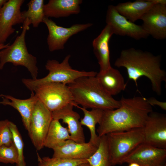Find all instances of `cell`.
<instances>
[{
	"instance_id": "31",
	"label": "cell",
	"mask_w": 166,
	"mask_h": 166,
	"mask_svg": "<svg viewBox=\"0 0 166 166\" xmlns=\"http://www.w3.org/2000/svg\"><path fill=\"white\" fill-rule=\"evenodd\" d=\"M10 45V43H8L6 44H0V50L6 48Z\"/></svg>"
},
{
	"instance_id": "29",
	"label": "cell",
	"mask_w": 166,
	"mask_h": 166,
	"mask_svg": "<svg viewBox=\"0 0 166 166\" xmlns=\"http://www.w3.org/2000/svg\"><path fill=\"white\" fill-rule=\"evenodd\" d=\"M7 119L0 120V147L9 146L13 143V135Z\"/></svg>"
},
{
	"instance_id": "3",
	"label": "cell",
	"mask_w": 166,
	"mask_h": 166,
	"mask_svg": "<svg viewBox=\"0 0 166 166\" xmlns=\"http://www.w3.org/2000/svg\"><path fill=\"white\" fill-rule=\"evenodd\" d=\"M68 85L74 103L85 109L105 111L120 105V100L115 99L103 89L96 76L82 77Z\"/></svg>"
},
{
	"instance_id": "7",
	"label": "cell",
	"mask_w": 166,
	"mask_h": 166,
	"mask_svg": "<svg viewBox=\"0 0 166 166\" xmlns=\"http://www.w3.org/2000/svg\"><path fill=\"white\" fill-rule=\"evenodd\" d=\"M31 92L51 112L74 103L68 85L61 83H43L35 87Z\"/></svg>"
},
{
	"instance_id": "21",
	"label": "cell",
	"mask_w": 166,
	"mask_h": 166,
	"mask_svg": "<svg viewBox=\"0 0 166 166\" xmlns=\"http://www.w3.org/2000/svg\"><path fill=\"white\" fill-rule=\"evenodd\" d=\"M96 76L103 89L112 96L118 94L126 88L123 76L118 69L112 67L105 71H99Z\"/></svg>"
},
{
	"instance_id": "34",
	"label": "cell",
	"mask_w": 166,
	"mask_h": 166,
	"mask_svg": "<svg viewBox=\"0 0 166 166\" xmlns=\"http://www.w3.org/2000/svg\"><path fill=\"white\" fill-rule=\"evenodd\" d=\"M128 166H142L138 163L135 162L131 163L129 164Z\"/></svg>"
},
{
	"instance_id": "28",
	"label": "cell",
	"mask_w": 166,
	"mask_h": 166,
	"mask_svg": "<svg viewBox=\"0 0 166 166\" xmlns=\"http://www.w3.org/2000/svg\"><path fill=\"white\" fill-rule=\"evenodd\" d=\"M18 161V152L13 143L9 146L0 147V162L17 164Z\"/></svg>"
},
{
	"instance_id": "26",
	"label": "cell",
	"mask_w": 166,
	"mask_h": 166,
	"mask_svg": "<svg viewBox=\"0 0 166 166\" xmlns=\"http://www.w3.org/2000/svg\"><path fill=\"white\" fill-rule=\"evenodd\" d=\"M37 154L38 166H77L87 162V160H70L48 156L41 158L38 153Z\"/></svg>"
},
{
	"instance_id": "14",
	"label": "cell",
	"mask_w": 166,
	"mask_h": 166,
	"mask_svg": "<svg viewBox=\"0 0 166 166\" xmlns=\"http://www.w3.org/2000/svg\"><path fill=\"white\" fill-rule=\"evenodd\" d=\"M166 158V149L143 143L122 161V164L135 162L144 166H160Z\"/></svg>"
},
{
	"instance_id": "16",
	"label": "cell",
	"mask_w": 166,
	"mask_h": 166,
	"mask_svg": "<svg viewBox=\"0 0 166 166\" xmlns=\"http://www.w3.org/2000/svg\"><path fill=\"white\" fill-rule=\"evenodd\" d=\"M98 147L91 143H80L71 140L62 145L53 149V157L70 160H87L95 152Z\"/></svg>"
},
{
	"instance_id": "35",
	"label": "cell",
	"mask_w": 166,
	"mask_h": 166,
	"mask_svg": "<svg viewBox=\"0 0 166 166\" xmlns=\"http://www.w3.org/2000/svg\"><path fill=\"white\" fill-rule=\"evenodd\" d=\"M160 166H166L165 165H164L163 164L160 165Z\"/></svg>"
},
{
	"instance_id": "19",
	"label": "cell",
	"mask_w": 166,
	"mask_h": 166,
	"mask_svg": "<svg viewBox=\"0 0 166 166\" xmlns=\"http://www.w3.org/2000/svg\"><path fill=\"white\" fill-rule=\"evenodd\" d=\"M82 2L81 0H49L44 5L45 17L57 18L78 14Z\"/></svg>"
},
{
	"instance_id": "1",
	"label": "cell",
	"mask_w": 166,
	"mask_h": 166,
	"mask_svg": "<svg viewBox=\"0 0 166 166\" xmlns=\"http://www.w3.org/2000/svg\"><path fill=\"white\" fill-rule=\"evenodd\" d=\"M120 101L118 108L104 111L97 130L99 137L112 132L142 128L152 111L147 99L142 96L130 98L122 97Z\"/></svg>"
},
{
	"instance_id": "25",
	"label": "cell",
	"mask_w": 166,
	"mask_h": 166,
	"mask_svg": "<svg viewBox=\"0 0 166 166\" xmlns=\"http://www.w3.org/2000/svg\"><path fill=\"white\" fill-rule=\"evenodd\" d=\"M87 160L91 166H112L106 135L100 137V143L97 149Z\"/></svg>"
},
{
	"instance_id": "20",
	"label": "cell",
	"mask_w": 166,
	"mask_h": 166,
	"mask_svg": "<svg viewBox=\"0 0 166 166\" xmlns=\"http://www.w3.org/2000/svg\"><path fill=\"white\" fill-rule=\"evenodd\" d=\"M163 0H137L118 4L115 6L117 11L128 21L134 22L142 16L154 5Z\"/></svg>"
},
{
	"instance_id": "32",
	"label": "cell",
	"mask_w": 166,
	"mask_h": 166,
	"mask_svg": "<svg viewBox=\"0 0 166 166\" xmlns=\"http://www.w3.org/2000/svg\"><path fill=\"white\" fill-rule=\"evenodd\" d=\"M77 166H91L88 162L80 164Z\"/></svg>"
},
{
	"instance_id": "17",
	"label": "cell",
	"mask_w": 166,
	"mask_h": 166,
	"mask_svg": "<svg viewBox=\"0 0 166 166\" xmlns=\"http://www.w3.org/2000/svg\"><path fill=\"white\" fill-rule=\"evenodd\" d=\"M113 34L112 28L106 24L100 34L93 41V52L100 65V72L105 71L111 67L109 42Z\"/></svg>"
},
{
	"instance_id": "6",
	"label": "cell",
	"mask_w": 166,
	"mask_h": 166,
	"mask_svg": "<svg viewBox=\"0 0 166 166\" xmlns=\"http://www.w3.org/2000/svg\"><path fill=\"white\" fill-rule=\"evenodd\" d=\"M106 135L112 166L122 164L123 160L144 141L142 128L112 132Z\"/></svg>"
},
{
	"instance_id": "10",
	"label": "cell",
	"mask_w": 166,
	"mask_h": 166,
	"mask_svg": "<svg viewBox=\"0 0 166 166\" xmlns=\"http://www.w3.org/2000/svg\"><path fill=\"white\" fill-rule=\"evenodd\" d=\"M49 31L47 38L48 48L50 52L63 49L69 39L73 35L92 26V23L75 24L69 27L60 26L51 19L45 17L43 22Z\"/></svg>"
},
{
	"instance_id": "15",
	"label": "cell",
	"mask_w": 166,
	"mask_h": 166,
	"mask_svg": "<svg viewBox=\"0 0 166 166\" xmlns=\"http://www.w3.org/2000/svg\"><path fill=\"white\" fill-rule=\"evenodd\" d=\"M75 103L69 104L61 109L52 112L53 119L62 120L68 125L71 140L76 142H85L83 128L79 120V114L73 110Z\"/></svg>"
},
{
	"instance_id": "23",
	"label": "cell",
	"mask_w": 166,
	"mask_h": 166,
	"mask_svg": "<svg viewBox=\"0 0 166 166\" xmlns=\"http://www.w3.org/2000/svg\"><path fill=\"white\" fill-rule=\"evenodd\" d=\"M75 107L81 109L84 114V117L81 119L80 121L82 125L86 126L89 129L90 137L89 142L98 147L100 137L96 133V126L97 124H99L101 122L104 110L99 109H92L89 111L77 105H76Z\"/></svg>"
},
{
	"instance_id": "18",
	"label": "cell",
	"mask_w": 166,
	"mask_h": 166,
	"mask_svg": "<svg viewBox=\"0 0 166 166\" xmlns=\"http://www.w3.org/2000/svg\"><path fill=\"white\" fill-rule=\"evenodd\" d=\"M0 97L2 99L0 104L10 106L19 113L24 126L28 132L32 115L38 100L34 92H31L30 98L26 99H17L9 95L1 94Z\"/></svg>"
},
{
	"instance_id": "24",
	"label": "cell",
	"mask_w": 166,
	"mask_h": 166,
	"mask_svg": "<svg viewBox=\"0 0 166 166\" xmlns=\"http://www.w3.org/2000/svg\"><path fill=\"white\" fill-rule=\"evenodd\" d=\"M43 0H31L27 4L28 9L22 12L23 18H28L34 27H37L45 17Z\"/></svg>"
},
{
	"instance_id": "30",
	"label": "cell",
	"mask_w": 166,
	"mask_h": 166,
	"mask_svg": "<svg viewBox=\"0 0 166 166\" xmlns=\"http://www.w3.org/2000/svg\"><path fill=\"white\" fill-rule=\"evenodd\" d=\"M147 101L149 104L152 106L155 105L157 106L162 109L166 110V102L158 101L154 97H150L147 99Z\"/></svg>"
},
{
	"instance_id": "11",
	"label": "cell",
	"mask_w": 166,
	"mask_h": 166,
	"mask_svg": "<svg viewBox=\"0 0 166 166\" xmlns=\"http://www.w3.org/2000/svg\"><path fill=\"white\" fill-rule=\"evenodd\" d=\"M141 25L149 35L157 40L166 38V0L154 5L141 17Z\"/></svg>"
},
{
	"instance_id": "5",
	"label": "cell",
	"mask_w": 166,
	"mask_h": 166,
	"mask_svg": "<svg viewBox=\"0 0 166 166\" xmlns=\"http://www.w3.org/2000/svg\"><path fill=\"white\" fill-rule=\"evenodd\" d=\"M70 57V55H67L61 63L55 60H48L45 65V69L49 71L46 76L35 80L23 78V83L31 92L35 87L45 83L59 82L68 85L82 77L96 76L97 73L93 71L88 72L73 69L69 62Z\"/></svg>"
},
{
	"instance_id": "33",
	"label": "cell",
	"mask_w": 166,
	"mask_h": 166,
	"mask_svg": "<svg viewBox=\"0 0 166 166\" xmlns=\"http://www.w3.org/2000/svg\"><path fill=\"white\" fill-rule=\"evenodd\" d=\"M7 1V0H0V8Z\"/></svg>"
},
{
	"instance_id": "4",
	"label": "cell",
	"mask_w": 166,
	"mask_h": 166,
	"mask_svg": "<svg viewBox=\"0 0 166 166\" xmlns=\"http://www.w3.org/2000/svg\"><path fill=\"white\" fill-rule=\"evenodd\" d=\"M22 30L13 43L0 50V69H2L7 63L14 65L25 67L30 73L33 79H37L38 68L36 57L28 52L25 42V36L30 28L31 22L26 18L23 23Z\"/></svg>"
},
{
	"instance_id": "8",
	"label": "cell",
	"mask_w": 166,
	"mask_h": 166,
	"mask_svg": "<svg viewBox=\"0 0 166 166\" xmlns=\"http://www.w3.org/2000/svg\"><path fill=\"white\" fill-rule=\"evenodd\" d=\"M52 113L38 99L31 118L28 132L31 140L38 151L42 149L51 122Z\"/></svg>"
},
{
	"instance_id": "13",
	"label": "cell",
	"mask_w": 166,
	"mask_h": 166,
	"mask_svg": "<svg viewBox=\"0 0 166 166\" xmlns=\"http://www.w3.org/2000/svg\"><path fill=\"white\" fill-rule=\"evenodd\" d=\"M144 142L155 147L166 149V117L152 111L143 128Z\"/></svg>"
},
{
	"instance_id": "22",
	"label": "cell",
	"mask_w": 166,
	"mask_h": 166,
	"mask_svg": "<svg viewBox=\"0 0 166 166\" xmlns=\"http://www.w3.org/2000/svg\"><path fill=\"white\" fill-rule=\"evenodd\" d=\"M69 140L71 138L67 128L62 126L59 121L53 119L44 142V147L53 149L62 145Z\"/></svg>"
},
{
	"instance_id": "27",
	"label": "cell",
	"mask_w": 166,
	"mask_h": 166,
	"mask_svg": "<svg viewBox=\"0 0 166 166\" xmlns=\"http://www.w3.org/2000/svg\"><path fill=\"white\" fill-rule=\"evenodd\" d=\"M10 127L12 132L13 143L18 154V161L16 166H26L24 156V143L16 125L10 121Z\"/></svg>"
},
{
	"instance_id": "9",
	"label": "cell",
	"mask_w": 166,
	"mask_h": 166,
	"mask_svg": "<svg viewBox=\"0 0 166 166\" xmlns=\"http://www.w3.org/2000/svg\"><path fill=\"white\" fill-rule=\"evenodd\" d=\"M106 22L112 28L114 34L128 37L136 40L145 39L149 36L141 25L128 21L120 14L113 5L108 6Z\"/></svg>"
},
{
	"instance_id": "12",
	"label": "cell",
	"mask_w": 166,
	"mask_h": 166,
	"mask_svg": "<svg viewBox=\"0 0 166 166\" xmlns=\"http://www.w3.org/2000/svg\"><path fill=\"white\" fill-rule=\"evenodd\" d=\"M23 0H9L0 8V44H5L9 37L14 33L13 26L24 23L21 7Z\"/></svg>"
},
{
	"instance_id": "2",
	"label": "cell",
	"mask_w": 166,
	"mask_h": 166,
	"mask_svg": "<svg viewBox=\"0 0 166 166\" xmlns=\"http://www.w3.org/2000/svg\"><path fill=\"white\" fill-rule=\"evenodd\" d=\"M161 56L134 48L123 50L114 62V66L124 67L128 78L137 86V81L142 77L148 78L152 91L157 95L162 93V84L166 82V72L161 68Z\"/></svg>"
}]
</instances>
